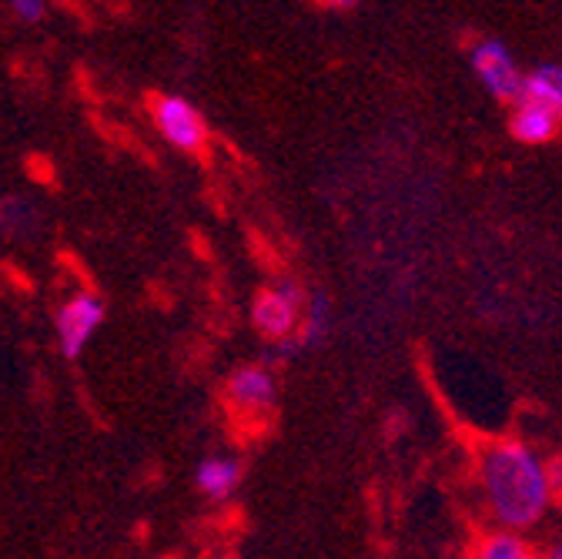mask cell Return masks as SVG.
Here are the masks:
<instances>
[{
	"label": "cell",
	"mask_w": 562,
	"mask_h": 559,
	"mask_svg": "<svg viewBox=\"0 0 562 559\" xmlns=\"http://www.w3.org/2000/svg\"><path fill=\"white\" fill-rule=\"evenodd\" d=\"M305 289L295 282V278H281V282L261 289L251 302V325L265 342H281L292 338L299 322H302V309H305Z\"/></svg>",
	"instance_id": "obj_4"
},
{
	"label": "cell",
	"mask_w": 562,
	"mask_h": 559,
	"mask_svg": "<svg viewBox=\"0 0 562 559\" xmlns=\"http://www.w3.org/2000/svg\"><path fill=\"white\" fill-rule=\"evenodd\" d=\"M245 479V466L235 456H204L194 466V485L198 493L211 503H225L238 493V485Z\"/></svg>",
	"instance_id": "obj_8"
},
{
	"label": "cell",
	"mask_w": 562,
	"mask_h": 559,
	"mask_svg": "<svg viewBox=\"0 0 562 559\" xmlns=\"http://www.w3.org/2000/svg\"><path fill=\"white\" fill-rule=\"evenodd\" d=\"M108 318V302L91 292L81 289L75 295H67L57 312H54V335H57V353L67 362H78L85 356V348L94 342V335L101 332Z\"/></svg>",
	"instance_id": "obj_3"
},
{
	"label": "cell",
	"mask_w": 562,
	"mask_h": 559,
	"mask_svg": "<svg viewBox=\"0 0 562 559\" xmlns=\"http://www.w3.org/2000/svg\"><path fill=\"white\" fill-rule=\"evenodd\" d=\"M299 353H302V345H299L295 335H292V338H281V342H271L268 356H265V359H268L265 366H268V369H274V366H289Z\"/></svg>",
	"instance_id": "obj_14"
},
{
	"label": "cell",
	"mask_w": 562,
	"mask_h": 559,
	"mask_svg": "<svg viewBox=\"0 0 562 559\" xmlns=\"http://www.w3.org/2000/svg\"><path fill=\"white\" fill-rule=\"evenodd\" d=\"M47 4H50V0H47ZM57 4H70V0H57Z\"/></svg>",
	"instance_id": "obj_17"
},
{
	"label": "cell",
	"mask_w": 562,
	"mask_h": 559,
	"mask_svg": "<svg viewBox=\"0 0 562 559\" xmlns=\"http://www.w3.org/2000/svg\"><path fill=\"white\" fill-rule=\"evenodd\" d=\"M482 489L492 516L506 533L536 526L552 503L546 462L519 439L492 443L482 452Z\"/></svg>",
	"instance_id": "obj_1"
},
{
	"label": "cell",
	"mask_w": 562,
	"mask_h": 559,
	"mask_svg": "<svg viewBox=\"0 0 562 559\" xmlns=\"http://www.w3.org/2000/svg\"><path fill=\"white\" fill-rule=\"evenodd\" d=\"M322 8H335V11H345V8H351L356 0H318Z\"/></svg>",
	"instance_id": "obj_15"
},
{
	"label": "cell",
	"mask_w": 562,
	"mask_h": 559,
	"mask_svg": "<svg viewBox=\"0 0 562 559\" xmlns=\"http://www.w3.org/2000/svg\"><path fill=\"white\" fill-rule=\"evenodd\" d=\"M278 402V379L274 372L258 362V366H238L225 379V409L238 423V429H261Z\"/></svg>",
	"instance_id": "obj_2"
},
{
	"label": "cell",
	"mask_w": 562,
	"mask_h": 559,
	"mask_svg": "<svg viewBox=\"0 0 562 559\" xmlns=\"http://www.w3.org/2000/svg\"><path fill=\"white\" fill-rule=\"evenodd\" d=\"M559 121H562V118H559L549 104H542V101L522 94V98L516 101L509 131H513L516 142H522V145H542V142H549V137H555Z\"/></svg>",
	"instance_id": "obj_9"
},
{
	"label": "cell",
	"mask_w": 562,
	"mask_h": 559,
	"mask_svg": "<svg viewBox=\"0 0 562 559\" xmlns=\"http://www.w3.org/2000/svg\"><path fill=\"white\" fill-rule=\"evenodd\" d=\"M331 325H335V315H331V302L325 292H312L305 299V309H302V322L295 328V338L302 348H318L328 342L331 335Z\"/></svg>",
	"instance_id": "obj_10"
},
{
	"label": "cell",
	"mask_w": 562,
	"mask_h": 559,
	"mask_svg": "<svg viewBox=\"0 0 562 559\" xmlns=\"http://www.w3.org/2000/svg\"><path fill=\"white\" fill-rule=\"evenodd\" d=\"M546 559H562V543H555V546H552V552H549Z\"/></svg>",
	"instance_id": "obj_16"
},
{
	"label": "cell",
	"mask_w": 562,
	"mask_h": 559,
	"mask_svg": "<svg viewBox=\"0 0 562 559\" xmlns=\"http://www.w3.org/2000/svg\"><path fill=\"white\" fill-rule=\"evenodd\" d=\"M522 94L549 104L562 118V64H542V67H536V71L522 85Z\"/></svg>",
	"instance_id": "obj_11"
},
{
	"label": "cell",
	"mask_w": 562,
	"mask_h": 559,
	"mask_svg": "<svg viewBox=\"0 0 562 559\" xmlns=\"http://www.w3.org/2000/svg\"><path fill=\"white\" fill-rule=\"evenodd\" d=\"M469 60H472V71H475V78L482 81V88H485L492 98H496V101L513 104V101L522 98L526 78L519 75V64H516L513 51H509L503 41H492V37L479 41V44L472 47Z\"/></svg>",
	"instance_id": "obj_6"
},
{
	"label": "cell",
	"mask_w": 562,
	"mask_h": 559,
	"mask_svg": "<svg viewBox=\"0 0 562 559\" xmlns=\"http://www.w3.org/2000/svg\"><path fill=\"white\" fill-rule=\"evenodd\" d=\"M472 559H539L519 533H492L479 543Z\"/></svg>",
	"instance_id": "obj_12"
},
{
	"label": "cell",
	"mask_w": 562,
	"mask_h": 559,
	"mask_svg": "<svg viewBox=\"0 0 562 559\" xmlns=\"http://www.w3.org/2000/svg\"><path fill=\"white\" fill-rule=\"evenodd\" d=\"M44 228L41 204L21 191H0V242H34Z\"/></svg>",
	"instance_id": "obj_7"
},
{
	"label": "cell",
	"mask_w": 562,
	"mask_h": 559,
	"mask_svg": "<svg viewBox=\"0 0 562 559\" xmlns=\"http://www.w3.org/2000/svg\"><path fill=\"white\" fill-rule=\"evenodd\" d=\"M8 11L21 24H41L47 18V0H8Z\"/></svg>",
	"instance_id": "obj_13"
},
{
	"label": "cell",
	"mask_w": 562,
	"mask_h": 559,
	"mask_svg": "<svg viewBox=\"0 0 562 559\" xmlns=\"http://www.w3.org/2000/svg\"><path fill=\"white\" fill-rule=\"evenodd\" d=\"M155 127L165 142L178 152H201L207 142V121L198 111V104L184 94H161L151 104Z\"/></svg>",
	"instance_id": "obj_5"
}]
</instances>
